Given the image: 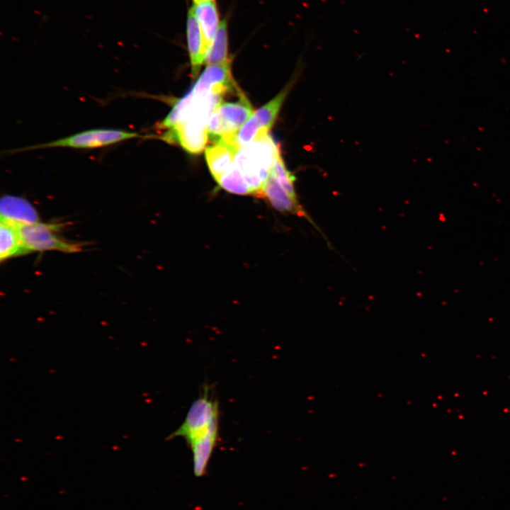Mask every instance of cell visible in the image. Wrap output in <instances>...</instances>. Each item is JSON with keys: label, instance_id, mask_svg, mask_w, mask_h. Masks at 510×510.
Returning a JSON list of instances; mask_svg holds the SVG:
<instances>
[{"label": "cell", "instance_id": "7a4b0ae2", "mask_svg": "<svg viewBox=\"0 0 510 510\" xmlns=\"http://www.w3.org/2000/svg\"><path fill=\"white\" fill-rule=\"evenodd\" d=\"M279 152V147L268 134L256 138L237 152L234 164L249 186L251 195L256 196L265 185Z\"/></svg>", "mask_w": 510, "mask_h": 510}, {"label": "cell", "instance_id": "52a82bcc", "mask_svg": "<svg viewBox=\"0 0 510 510\" xmlns=\"http://www.w3.org/2000/svg\"><path fill=\"white\" fill-rule=\"evenodd\" d=\"M208 128L193 121H181L164 133L162 139L169 142H178L188 152L198 154L204 149L208 142Z\"/></svg>", "mask_w": 510, "mask_h": 510}, {"label": "cell", "instance_id": "8992f818", "mask_svg": "<svg viewBox=\"0 0 510 510\" xmlns=\"http://www.w3.org/2000/svg\"><path fill=\"white\" fill-rule=\"evenodd\" d=\"M225 129V135L221 139L236 144L237 132L253 114L252 107L243 93L236 102H222L216 108Z\"/></svg>", "mask_w": 510, "mask_h": 510}, {"label": "cell", "instance_id": "2e32d148", "mask_svg": "<svg viewBox=\"0 0 510 510\" xmlns=\"http://www.w3.org/2000/svg\"><path fill=\"white\" fill-rule=\"evenodd\" d=\"M194 3L205 2V1H214V0H193Z\"/></svg>", "mask_w": 510, "mask_h": 510}, {"label": "cell", "instance_id": "30bf717a", "mask_svg": "<svg viewBox=\"0 0 510 510\" xmlns=\"http://www.w3.org/2000/svg\"><path fill=\"white\" fill-rule=\"evenodd\" d=\"M238 151V148L234 144L222 140L215 142L213 145L209 146L205 149V159L215 181L230 169Z\"/></svg>", "mask_w": 510, "mask_h": 510}, {"label": "cell", "instance_id": "277c9868", "mask_svg": "<svg viewBox=\"0 0 510 510\" xmlns=\"http://www.w3.org/2000/svg\"><path fill=\"white\" fill-rule=\"evenodd\" d=\"M295 80L294 76L278 95L256 110L239 129L235 137L239 150L256 138L268 134Z\"/></svg>", "mask_w": 510, "mask_h": 510}, {"label": "cell", "instance_id": "9a60e30c", "mask_svg": "<svg viewBox=\"0 0 510 510\" xmlns=\"http://www.w3.org/2000/svg\"><path fill=\"white\" fill-rule=\"evenodd\" d=\"M216 182L222 188L229 193L237 195H251L249 186L234 163Z\"/></svg>", "mask_w": 510, "mask_h": 510}, {"label": "cell", "instance_id": "5b68a950", "mask_svg": "<svg viewBox=\"0 0 510 510\" xmlns=\"http://www.w3.org/2000/svg\"><path fill=\"white\" fill-rule=\"evenodd\" d=\"M57 225L36 222L19 226V232L25 251H60L75 253L82 249V244L68 242L57 234Z\"/></svg>", "mask_w": 510, "mask_h": 510}, {"label": "cell", "instance_id": "6da1fadb", "mask_svg": "<svg viewBox=\"0 0 510 510\" xmlns=\"http://www.w3.org/2000/svg\"><path fill=\"white\" fill-rule=\"evenodd\" d=\"M208 386L191 404L181 425L168 436L183 438L191 449H214L218 438L219 404Z\"/></svg>", "mask_w": 510, "mask_h": 510}, {"label": "cell", "instance_id": "ba28073f", "mask_svg": "<svg viewBox=\"0 0 510 510\" xmlns=\"http://www.w3.org/2000/svg\"><path fill=\"white\" fill-rule=\"evenodd\" d=\"M230 62L208 65L191 89L196 95H225L234 85L231 74Z\"/></svg>", "mask_w": 510, "mask_h": 510}, {"label": "cell", "instance_id": "3957f363", "mask_svg": "<svg viewBox=\"0 0 510 510\" xmlns=\"http://www.w3.org/2000/svg\"><path fill=\"white\" fill-rule=\"evenodd\" d=\"M140 137L137 132L119 129L96 128L84 130L55 140L10 150L11 153L26 150L67 147L73 149H96L115 144Z\"/></svg>", "mask_w": 510, "mask_h": 510}, {"label": "cell", "instance_id": "4fadbf2b", "mask_svg": "<svg viewBox=\"0 0 510 510\" xmlns=\"http://www.w3.org/2000/svg\"><path fill=\"white\" fill-rule=\"evenodd\" d=\"M19 226L1 218L0 260L26 254L21 238Z\"/></svg>", "mask_w": 510, "mask_h": 510}, {"label": "cell", "instance_id": "8fae6325", "mask_svg": "<svg viewBox=\"0 0 510 510\" xmlns=\"http://www.w3.org/2000/svg\"><path fill=\"white\" fill-rule=\"evenodd\" d=\"M187 42L192 67V74L197 76L208 52L201 29L191 9L187 20Z\"/></svg>", "mask_w": 510, "mask_h": 510}, {"label": "cell", "instance_id": "7c38bea8", "mask_svg": "<svg viewBox=\"0 0 510 510\" xmlns=\"http://www.w3.org/2000/svg\"><path fill=\"white\" fill-rule=\"evenodd\" d=\"M191 10L197 19L209 51L221 23L217 6L214 1L199 2L194 3Z\"/></svg>", "mask_w": 510, "mask_h": 510}, {"label": "cell", "instance_id": "9c48e42d", "mask_svg": "<svg viewBox=\"0 0 510 510\" xmlns=\"http://www.w3.org/2000/svg\"><path fill=\"white\" fill-rule=\"evenodd\" d=\"M1 218L18 225H30L40 222L35 207L26 198L13 195H5L0 201Z\"/></svg>", "mask_w": 510, "mask_h": 510}, {"label": "cell", "instance_id": "5bb4252c", "mask_svg": "<svg viewBox=\"0 0 510 510\" xmlns=\"http://www.w3.org/2000/svg\"><path fill=\"white\" fill-rule=\"evenodd\" d=\"M227 21L223 20L220 24L214 41L206 56L205 63L208 65L229 62L227 59Z\"/></svg>", "mask_w": 510, "mask_h": 510}]
</instances>
